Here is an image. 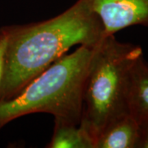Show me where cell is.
<instances>
[{"label": "cell", "mask_w": 148, "mask_h": 148, "mask_svg": "<svg viewBox=\"0 0 148 148\" xmlns=\"http://www.w3.org/2000/svg\"><path fill=\"white\" fill-rule=\"evenodd\" d=\"M137 148H148V119L139 123V139Z\"/></svg>", "instance_id": "9c48e42d"}, {"label": "cell", "mask_w": 148, "mask_h": 148, "mask_svg": "<svg viewBox=\"0 0 148 148\" xmlns=\"http://www.w3.org/2000/svg\"><path fill=\"white\" fill-rule=\"evenodd\" d=\"M6 29L8 45L0 101L16 95L73 46H94L106 36L101 20L85 0H77L50 19L6 26Z\"/></svg>", "instance_id": "6da1fadb"}, {"label": "cell", "mask_w": 148, "mask_h": 148, "mask_svg": "<svg viewBox=\"0 0 148 148\" xmlns=\"http://www.w3.org/2000/svg\"><path fill=\"white\" fill-rule=\"evenodd\" d=\"M48 148H95V142L80 124L54 119V127Z\"/></svg>", "instance_id": "52a82bcc"}, {"label": "cell", "mask_w": 148, "mask_h": 148, "mask_svg": "<svg viewBox=\"0 0 148 148\" xmlns=\"http://www.w3.org/2000/svg\"><path fill=\"white\" fill-rule=\"evenodd\" d=\"M143 55L140 45L120 42L114 35L105 36L95 47L85 79L79 123L94 142L108 123L129 113L130 73Z\"/></svg>", "instance_id": "3957f363"}, {"label": "cell", "mask_w": 148, "mask_h": 148, "mask_svg": "<svg viewBox=\"0 0 148 148\" xmlns=\"http://www.w3.org/2000/svg\"><path fill=\"white\" fill-rule=\"evenodd\" d=\"M97 45H80L73 53L54 62L13 97L0 101V130L20 117L36 113L79 124L85 79Z\"/></svg>", "instance_id": "7a4b0ae2"}, {"label": "cell", "mask_w": 148, "mask_h": 148, "mask_svg": "<svg viewBox=\"0 0 148 148\" xmlns=\"http://www.w3.org/2000/svg\"><path fill=\"white\" fill-rule=\"evenodd\" d=\"M8 45V32L6 27L0 28V84L3 77L5 70L6 50Z\"/></svg>", "instance_id": "ba28073f"}, {"label": "cell", "mask_w": 148, "mask_h": 148, "mask_svg": "<svg viewBox=\"0 0 148 148\" xmlns=\"http://www.w3.org/2000/svg\"><path fill=\"white\" fill-rule=\"evenodd\" d=\"M101 20L105 36L133 26L148 27V0H85Z\"/></svg>", "instance_id": "277c9868"}, {"label": "cell", "mask_w": 148, "mask_h": 148, "mask_svg": "<svg viewBox=\"0 0 148 148\" xmlns=\"http://www.w3.org/2000/svg\"><path fill=\"white\" fill-rule=\"evenodd\" d=\"M127 110L138 123L148 119V63L143 55L136 61L131 70Z\"/></svg>", "instance_id": "8992f818"}, {"label": "cell", "mask_w": 148, "mask_h": 148, "mask_svg": "<svg viewBox=\"0 0 148 148\" xmlns=\"http://www.w3.org/2000/svg\"><path fill=\"white\" fill-rule=\"evenodd\" d=\"M139 123L129 114L108 123L95 141V148H137Z\"/></svg>", "instance_id": "5b68a950"}]
</instances>
